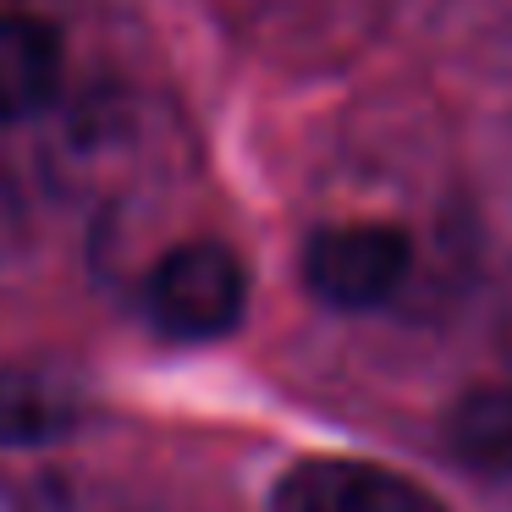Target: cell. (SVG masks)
Here are the masks:
<instances>
[{"label":"cell","mask_w":512,"mask_h":512,"mask_svg":"<svg viewBox=\"0 0 512 512\" xmlns=\"http://www.w3.org/2000/svg\"><path fill=\"white\" fill-rule=\"evenodd\" d=\"M248 309V265L215 237H193L160 254L144 281V314L171 342H215Z\"/></svg>","instance_id":"1"},{"label":"cell","mask_w":512,"mask_h":512,"mask_svg":"<svg viewBox=\"0 0 512 512\" xmlns=\"http://www.w3.org/2000/svg\"><path fill=\"white\" fill-rule=\"evenodd\" d=\"M441 435H446V452L474 479L512 485V331L501 342V364L457 391Z\"/></svg>","instance_id":"4"},{"label":"cell","mask_w":512,"mask_h":512,"mask_svg":"<svg viewBox=\"0 0 512 512\" xmlns=\"http://www.w3.org/2000/svg\"><path fill=\"white\" fill-rule=\"evenodd\" d=\"M408 265H413L408 237L386 221L325 226V232H314L303 243V287L342 314L380 309L402 287Z\"/></svg>","instance_id":"2"},{"label":"cell","mask_w":512,"mask_h":512,"mask_svg":"<svg viewBox=\"0 0 512 512\" xmlns=\"http://www.w3.org/2000/svg\"><path fill=\"white\" fill-rule=\"evenodd\" d=\"M67 50L61 34L34 12H0V127L34 122L61 94Z\"/></svg>","instance_id":"5"},{"label":"cell","mask_w":512,"mask_h":512,"mask_svg":"<svg viewBox=\"0 0 512 512\" xmlns=\"http://www.w3.org/2000/svg\"><path fill=\"white\" fill-rule=\"evenodd\" d=\"M270 512H446L430 485L358 457H303L270 490Z\"/></svg>","instance_id":"3"},{"label":"cell","mask_w":512,"mask_h":512,"mask_svg":"<svg viewBox=\"0 0 512 512\" xmlns=\"http://www.w3.org/2000/svg\"><path fill=\"white\" fill-rule=\"evenodd\" d=\"M83 419V397L72 380L45 364H0V446H50Z\"/></svg>","instance_id":"6"}]
</instances>
